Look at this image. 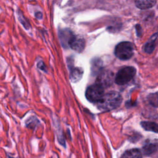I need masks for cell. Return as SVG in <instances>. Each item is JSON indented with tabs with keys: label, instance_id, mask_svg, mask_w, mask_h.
Listing matches in <instances>:
<instances>
[{
	"label": "cell",
	"instance_id": "8",
	"mask_svg": "<svg viewBox=\"0 0 158 158\" xmlns=\"http://www.w3.org/2000/svg\"><path fill=\"white\" fill-rule=\"evenodd\" d=\"M158 37V32L154 33L153 35H152L149 39V40L146 42L143 47V49L144 50V51L147 53V54H151L156 46V44H155V41L157 40Z\"/></svg>",
	"mask_w": 158,
	"mask_h": 158
},
{
	"label": "cell",
	"instance_id": "12",
	"mask_svg": "<svg viewBox=\"0 0 158 158\" xmlns=\"http://www.w3.org/2000/svg\"><path fill=\"white\" fill-rule=\"evenodd\" d=\"M141 127L146 131L158 133V124L153 122L144 121L140 123Z\"/></svg>",
	"mask_w": 158,
	"mask_h": 158
},
{
	"label": "cell",
	"instance_id": "15",
	"mask_svg": "<svg viewBox=\"0 0 158 158\" xmlns=\"http://www.w3.org/2000/svg\"><path fill=\"white\" fill-rule=\"evenodd\" d=\"M19 20L20 21L21 23L23 25V27H24L25 28L28 29V28H29V26H30V25H29V23H28V22L26 20L25 18H24V17L22 15L21 12H19Z\"/></svg>",
	"mask_w": 158,
	"mask_h": 158
},
{
	"label": "cell",
	"instance_id": "10",
	"mask_svg": "<svg viewBox=\"0 0 158 158\" xmlns=\"http://www.w3.org/2000/svg\"><path fill=\"white\" fill-rule=\"evenodd\" d=\"M156 0H135V4L140 9H148L153 7Z\"/></svg>",
	"mask_w": 158,
	"mask_h": 158
},
{
	"label": "cell",
	"instance_id": "13",
	"mask_svg": "<svg viewBox=\"0 0 158 158\" xmlns=\"http://www.w3.org/2000/svg\"><path fill=\"white\" fill-rule=\"evenodd\" d=\"M122 157H127V158H130V157H142V154L141 152L140 151L139 149L134 148L131 149H129L126 151L122 155Z\"/></svg>",
	"mask_w": 158,
	"mask_h": 158
},
{
	"label": "cell",
	"instance_id": "1",
	"mask_svg": "<svg viewBox=\"0 0 158 158\" xmlns=\"http://www.w3.org/2000/svg\"><path fill=\"white\" fill-rule=\"evenodd\" d=\"M122 102L121 94L112 91L104 94L101 99L97 102L98 108L102 111H109L118 107Z\"/></svg>",
	"mask_w": 158,
	"mask_h": 158
},
{
	"label": "cell",
	"instance_id": "2",
	"mask_svg": "<svg viewBox=\"0 0 158 158\" xmlns=\"http://www.w3.org/2000/svg\"><path fill=\"white\" fill-rule=\"evenodd\" d=\"M114 54L120 60H128L134 54L133 45L129 41L120 42L115 46Z\"/></svg>",
	"mask_w": 158,
	"mask_h": 158
},
{
	"label": "cell",
	"instance_id": "18",
	"mask_svg": "<svg viewBox=\"0 0 158 158\" xmlns=\"http://www.w3.org/2000/svg\"><path fill=\"white\" fill-rule=\"evenodd\" d=\"M35 17L38 19H41L43 17V14L41 12H37L35 13Z\"/></svg>",
	"mask_w": 158,
	"mask_h": 158
},
{
	"label": "cell",
	"instance_id": "7",
	"mask_svg": "<svg viewBox=\"0 0 158 158\" xmlns=\"http://www.w3.org/2000/svg\"><path fill=\"white\" fill-rule=\"evenodd\" d=\"M73 35V33L69 29H63L59 31V39L64 48L69 47V41Z\"/></svg>",
	"mask_w": 158,
	"mask_h": 158
},
{
	"label": "cell",
	"instance_id": "11",
	"mask_svg": "<svg viewBox=\"0 0 158 158\" xmlns=\"http://www.w3.org/2000/svg\"><path fill=\"white\" fill-rule=\"evenodd\" d=\"M158 150V144L149 143L143 147V152L144 155L149 156Z\"/></svg>",
	"mask_w": 158,
	"mask_h": 158
},
{
	"label": "cell",
	"instance_id": "3",
	"mask_svg": "<svg viewBox=\"0 0 158 158\" xmlns=\"http://www.w3.org/2000/svg\"><path fill=\"white\" fill-rule=\"evenodd\" d=\"M136 70L131 66L125 67L117 73L114 81L118 85H124L130 81L135 76Z\"/></svg>",
	"mask_w": 158,
	"mask_h": 158
},
{
	"label": "cell",
	"instance_id": "4",
	"mask_svg": "<svg viewBox=\"0 0 158 158\" xmlns=\"http://www.w3.org/2000/svg\"><path fill=\"white\" fill-rule=\"evenodd\" d=\"M104 88L98 83L88 86L85 92L86 99L91 102H99L104 96Z\"/></svg>",
	"mask_w": 158,
	"mask_h": 158
},
{
	"label": "cell",
	"instance_id": "14",
	"mask_svg": "<svg viewBox=\"0 0 158 158\" xmlns=\"http://www.w3.org/2000/svg\"><path fill=\"white\" fill-rule=\"evenodd\" d=\"M148 101L154 107H158V92L151 93L148 96Z\"/></svg>",
	"mask_w": 158,
	"mask_h": 158
},
{
	"label": "cell",
	"instance_id": "17",
	"mask_svg": "<svg viewBox=\"0 0 158 158\" xmlns=\"http://www.w3.org/2000/svg\"><path fill=\"white\" fill-rule=\"evenodd\" d=\"M136 33H137V35L138 36H140L141 34V28L139 25H137L136 27Z\"/></svg>",
	"mask_w": 158,
	"mask_h": 158
},
{
	"label": "cell",
	"instance_id": "9",
	"mask_svg": "<svg viewBox=\"0 0 158 158\" xmlns=\"http://www.w3.org/2000/svg\"><path fill=\"white\" fill-rule=\"evenodd\" d=\"M83 73V71L82 69L79 67H73L70 69V79L73 82H78L82 77Z\"/></svg>",
	"mask_w": 158,
	"mask_h": 158
},
{
	"label": "cell",
	"instance_id": "16",
	"mask_svg": "<svg viewBox=\"0 0 158 158\" xmlns=\"http://www.w3.org/2000/svg\"><path fill=\"white\" fill-rule=\"evenodd\" d=\"M38 68H40L41 70H45V69H46V67H45V65L44 64V63H43V61H40V62H38Z\"/></svg>",
	"mask_w": 158,
	"mask_h": 158
},
{
	"label": "cell",
	"instance_id": "6",
	"mask_svg": "<svg viewBox=\"0 0 158 158\" xmlns=\"http://www.w3.org/2000/svg\"><path fill=\"white\" fill-rule=\"evenodd\" d=\"M85 40L78 36L73 35L69 41V47L77 52H81L85 48Z\"/></svg>",
	"mask_w": 158,
	"mask_h": 158
},
{
	"label": "cell",
	"instance_id": "5",
	"mask_svg": "<svg viewBox=\"0 0 158 158\" xmlns=\"http://www.w3.org/2000/svg\"><path fill=\"white\" fill-rule=\"evenodd\" d=\"M115 80L114 73L110 71H104L98 75L96 83L99 84L104 88L110 86Z\"/></svg>",
	"mask_w": 158,
	"mask_h": 158
}]
</instances>
